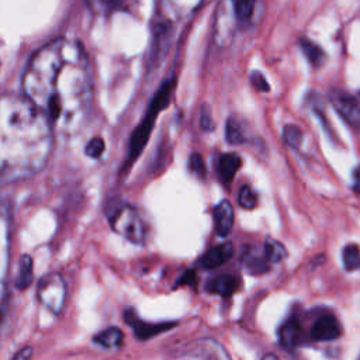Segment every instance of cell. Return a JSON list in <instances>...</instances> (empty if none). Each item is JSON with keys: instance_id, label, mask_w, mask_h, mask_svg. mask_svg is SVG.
<instances>
[{"instance_id": "cell-2", "label": "cell", "mask_w": 360, "mask_h": 360, "mask_svg": "<svg viewBox=\"0 0 360 360\" xmlns=\"http://www.w3.org/2000/svg\"><path fill=\"white\" fill-rule=\"evenodd\" d=\"M54 128L25 96H5L0 106V166L4 183L40 172L51 154Z\"/></svg>"}, {"instance_id": "cell-15", "label": "cell", "mask_w": 360, "mask_h": 360, "mask_svg": "<svg viewBox=\"0 0 360 360\" xmlns=\"http://www.w3.org/2000/svg\"><path fill=\"white\" fill-rule=\"evenodd\" d=\"M238 288V280L232 274H221L214 279H211L207 284V290L210 293L227 297L236 291Z\"/></svg>"}, {"instance_id": "cell-20", "label": "cell", "mask_w": 360, "mask_h": 360, "mask_svg": "<svg viewBox=\"0 0 360 360\" xmlns=\"http://www.w3.org/2000/svg\"><path fill=\"white\" fill-rule=\"evenodd\" d=\"M130 0H88L89 8L99 15H107L120 9H124Z\"/></svg>"}, {"instance_id": "cell-12", "label": "cell", "mask_w": 360, "mask_h": 360, "mask_svg": "<svg viewBox=\"0 0 360 360\" xmlns=\"http://www.w3.org/2000/svg\"><path fill=\"white\" fill-rule=\"evenodd\" d=\"M126 319L127 322L131 325V328L134 329V333L140 338V339H148L165 329H168L171 325L169 324H162V325H156V324H145L144 321H141L137 314H126Z\"/></svg>"}, {"instance_id": "cell-11", "label": "cell", "mask_w": 360, "mask_h": 360, "mask_svg": "<svg viewBox=\"0 0 360 360\" xmlns=\"http://www.w3.org/2000/svg\"><path fill=\"white\" fill-rule=\"evenodd\" d=\"M234 255V246L229 242L217 245L214 248H211L200 260V265L206 269V270H213L217 269L220 266H222L224 263H227Z\"/></svg>"}, {"instance_id": "cell-24", "label": "cell", "mask_w": 360, "mask_h": 360, "mask_svg": "<svg viewBox=\"0 0 360 360\" xmlns=\"http://www.w3.org/2000/svg\"><path fill=\"white\" fill-rule=\"evenodd\" d=\"M283 138L288 147L297 149L302 142V133L295 126H286L283 131Z\"/></svg>"}, {"instance_id": "cell-22", "label": "cell", "mask_w": 360, "mask_h": 360, "mask_svg": "<svg viewBox=\"0 0 360 360\" xmlns=\"http://www.w3.org/2000/svg\"><path fill=\"white\" fill-rule=\"evenodd\" d=\"M343 266L347 272H353L360 267V249L357 245H347L343 249Z\"/></svg>"}, {"instance_id": "cell-26", "label": "cell", "mask_w": 360, "mask_h": 360, "mask_svg": "<svg viewBox=\"0 0 360 360\" xmlns=\"http://www.w3.org/2000/svg\"><path fill=\"white\" fill-rule=\"evenodd\" d=\"M103 151H105V142H103L102 138H93V140L88 144V147H86V154H88L91 158H95V159L99 158V156H102Z\"/></svg>"}, {"instance_id": "cell-27", "label": "cell", "mask_w": 360, "mask_h": 360, "mask_svg": "<svg viewBox=\"0 0 360 360\" xmlns=\"http://www.w3.org/2000/svg\"><path fill=\"white\" fill-rule=\"evenodd\" d=\"M190 169L193 173L197 176H204L206 169H204V161L199 154H193L190 158Z\"/></svg>"}, {"instance_id": "cell-8", "label": "cell", "mask_w": 360, "mask_h": 360, "mask_svg": "<svg viewBox=\"0 0 360 360\" xmlns=\"http://www.w3.org/2000/svg\"><path fill=\"white\" fill-rule=\"evenodd\" d=\"M309 333L314 340L328 342L342 335V326L333 315H322L314 322Z\"/></svg>"}, {"instance_id": "cell-14", "label": "cell", "mask_w": 360, "mask_h": 360, "mask_svg": "<svg viewBox=\"0 0 360 360\" xmlns=\"http://www.w3.org/2000/svg\"><path fill=\"white\" fill-rule=\"evenodd\" d=\"M241 168V158L236 154H225L218 161V176L224 185H229Z\"/></svg>"}, {"instance_id": "cell-3", "label": "cell", "mask_w": 360, "mask_h": 360, "mask_svg": "<svg viewBox=\"0 0 360 360\" xmlns=\"http://www.w3.org/2000/svg\"><path fill=\"white\" fill-rule=\"evenodd\" d=\"M256 0H221L214 25V37L220 46H227L238 26L251 20Z\"/></svg>"}, {"instance_id": "cell-7", "label": "cell", "mask_w": 360, "mask_h": 360, "mask_svg": "<svg viewBox=\"0 0 360 360\" xmlns=\"http://www.w3.org/2000/svg\"><path fill=\"white\" fill-rule=\"evenodd\" d=\"M331 103L338 112V114L353 128H360V102L343 92V91H332L329 95Z\"/></svg>"}, {"instance_id": "cell-32", "label": "cell", "mask_w": 360, "mask_h": 360, "mask_svg": "<svg viewBox=\"0 0 360 360\" xmlns=\"http://www.w3.org/2000/svg\"><path fill=\"white\" fill-rule=\"evenodd\" d=\"M357 360H360V356H359V357H357Z\"/></svg>"}, {"instance_id": "cell-6", "label": "cell", "mask_w": 360, "mask_h": 360, "mask_svg": "<svg viewBox=\"0 0 360 360\" xmlns=\"http://www.w3.org/2000/svg\"><path fill=\"white\" fill-rule=\"evenodd\" d=\"M203 0H156L159 19L166 25L179 23L192 16Z\"/></svg>"}, {"instance_id": "cell-19", "label": "cell", "mask_w": 360, "mask_h": 360, "mask_svg": "<svg viewBox=\"0 0 360 360\" xmlns=\"http://www.w3.org/2000/svg\"><path fill=\"white\" fill-rule=\"evenodd\" d=\"M263 253L270 265H276V263H280L283 259H286L287 249L281 242L273 238H267L263 245Z\"/></svg>"}, {"instance_id": "cell-18", "label": "cell", "mask_w": 360, "mask_h": 360, "mask_svg": "<svg viewBox=\"0 0 360 360\" xmlns=\"http://www.w3.org/2000/svg\"><path fill=\"white\" fill-rule=\"evenodd\" d=\"M200 354L204 356L206 360H231L227 350L213 339H204L200 342Z\"/></svg>"}, {"instance_id": "cell-5", "label": "cell", "mask_w": 360, "mask_h": 360, "mask_svg": "<svg viewBox=\"0 0 360 360\" xmlns=\"http://www.w3.org/2000/svg\"><path fill=\"white\" fill-rule=\"evenodd\" d=\"M67 281L61 273L53 272L43 276L37 286L39 301L53 314H61L67 300Z\"/></svg>"}, {"instance_id": "cell-29", "label": "cell", "mask_w": 360, "mask_h": 360, "mask_svg": "<svg viewBox=\"0 0 360 360\" xmlns=\"http://www.w3.org/2000/svg\"><path fill=\"white\" fill-rule=\"evenodd\" d=\"M214 127L213 121H211V116H210V110L204 106V109L201 110V128L204 131H211V128Z\"/></svg>"}, {"instance_id": "cell-10", "label": "cell", "mask_w": 360, "mask_h": 360, "mask_svg": "<svg viewBox=\"0 0 360 360\" xmlns=\"http://www.w3.org/2000/svg\"><path fill=\"white\" fill-rule=\"evenodd\" d=\"M301 325L297 318H288L279 329V343L286 350L291 352L301 343Z\"/></svg>"}, {"instance_id": "cell-28", "label": "cell", "mask_w": 360, "mask_h": 360, "mask_svg": "<svg viewBox=\"0 0 360 360\" xmlns=\"http://www.w3.org/2000/svg\"><path fill=\"white\" fill-rule=\"evenodd\" d=\"M251 81L253 84V86L259 91V92H267L269 91V85L265 79V76L260 72H253L251 76Z\"/></svg>"}, {"instance_id": "cell-1", "label": "cell", "mask_w": 360, "mask_h": 360, "mask_svg": "<svg viewBox=\"0 0 360 360\" xmlns=\"http://www.w3.org/2000/svg\"><path fill=\"white\" fill-rule=\"evenodd\" d=\"M23 92L47 116L54 133L82 131L93 99L91 64L82 44L58 39L37 51L26 68Z\"/></svg>"}, {"instance_id": "cell-31", "label": "cell", "mask_w": 360, "mask_h": 360, "mask_svg": "<svg viewBox=\"0 0 360 360\" xmlns=\"http://www.w3.org/2000/svg\"><path fill=\"white\" fill-rule=\"evenodd\" d=\"M260 360H280L274 353H266Z\"/></svg>"}, {"instance_id": "cell-13", "label": "cell", "mask_w": 360, "mask_h": 360, "mask_svg": "<svg viewBox=\"0 0 360 360\" xmlns=\"http://www.w3.org/2000/svg\"><path fill=\"white\" fill-rule=\"evenodd\" d=\"M242 262H244V266L246 269V272H249L251 274H260V273H265L269 270V267L272 266L263 251L259 252L256 249H246L245 253H244V258H242Z\"/></svg>"}, {"instance_id": "cell-4", "label": "cell", "mask_w": 360, "mask_h": 360, "mask_svg": "<svg viewBox=\"0 0 360 360\" xmlns=\"http://www.w3.org/2000/svg\"><path fill=\"white\" fill-rule=\"evenodd\" d=\"M109 221L114 232L135 245H142L147 239V227L138 210L131 204L114 206L109 213Z\"/></svg>"}, {"instance_id": "cell-30", "label": "cell", "mask_w": 360, "mask_h": 360, "mask_svg": "<svg viewBox=\"0 0 360 360\" xmlns=\"http://www.w3.org/2000/svg\"><path fill=\"white\" fill-rule=\"evenodd\" d=\"M34 353V349L32 346H26V347H22L15 356L12 360H30L32 356Z\"/></svg>"}, {"instance_id": "cell-23", "label": "cell", "mask_w": 360, "mask_h": 360, "mask_svg": "<svg viewBox=\"0 0 360 360\" xmlns=\"http://www.w3.org/2000/svg\"><path fill=\"white\" fill-rule=\"evenodd\" d=\"M238 203L245 210H253L258 204V196L253 192V189L248 185L242 186L238 193Z\"/></svg>"}, {"instance_id": "cell-9", "label": "cell", "mask_w": 360, "mask_h": 360, "mask_svg": "<svg viewBox=\"0 0 360 360\" xmlns=\"http://www.w3.org/2000/svg\"><path fill=\"white\" fill-rule=\"evenodd\" d=\"M213 218H214V227L218 236L225 238L229 235L234 227V207L229 201L224 200L220 204H217L213 210Z\"/></svg>"}, {"instance_id": "cell-16", "label": "cell", "mask_w": 360, "mask_h": 360, "mask_svg": "<svg viewBox=\"0 0 360 360\" xmlns=\"http://www.w3.org/2000/svg\"><path fill=\"white\" fill-rule=\"evenodd\" d=\"M123 340H124V333L117 326L106 328L93 336V342L106 349L120 347L123 345Z\"/></svg>"}, {"instance_id": "cell-21", "label": "cell", "mask_w": 360, "mask_h": 360, "mask_svg": "<svg viewBox=\"0 0 360 360\" xmlns=\"http://www.w3.org/2000/svg\"><path fill=\"white\" fill-rule=\"evenodd\" d=\"M301 48H302V53L304 55L307 57V60L314 65V67H321L324 60H325V55H324V51L314 43H311L309 40L307 39H302L301 40Z\"/></svg>"}, {"instance_id": "cell-25", "label": "cell", "mask_w": 360, "mask_h": 360, "mask_svg": "<svg viewBox=\"0 0 360 360\" xmlns=\"http://www.w3.org/2000/svg\"><path fill=\"white\" fill-rule=\"evenodd\" d=\"M227 140L229 144L232 145H239L244 142V135H242V131L238 126V123L235 120H228L227 123Z\"/></svg>"}, {"instance_id": "cell-17", "label": "cell", "mask_w": 360, "mask_h": 360, "mask_svg": "<svg viewBox=\"0 0 360 360\" xmlns=\"http://www.w3.org/2000/svg\"><path fill=\"white\" fill-rule=\"evenodd\" d=\"M34 265L33 259L30 255H23L20 258V265H19V273L16 279V286L19 290H27L34 280Z\"/></svg>"}]
</instances>
